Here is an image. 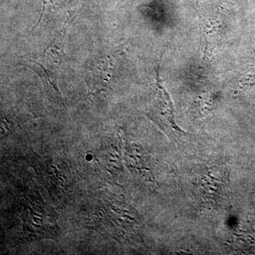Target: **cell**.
I'll use <instances>...</instances> for the list:
<instances>
[{
    "label": "cell",
    "instance_id": "cell-1",
    "mask_svg": "<svg viewBox=\"0 0 255 255\" xmlns=\"http://www.w3.org/2000/svg\"><path fill=\"white\" fill-rule=\"evenodd\" d=\"M29 64L30 65L26 64V65H27L28 68L33 69V70L39 75L40 78H41L42 81H43V84H44L45 87L50 86L52 87L53 91L56 93V95H58V97H60L62 102H63L61 95H60V90H58L56 82H55L53 75H52L46 68H45L41 64L36 63V62L33 61V60H30Z\"/></svg>",
    "mask_w": 255,
    "mask_h": 255
}]
</instances>
